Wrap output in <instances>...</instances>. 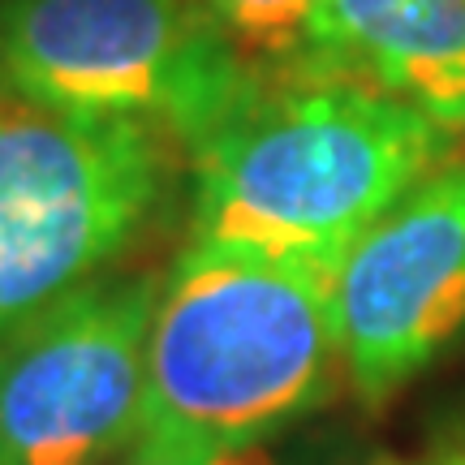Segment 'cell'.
Here are the masks:
<instances>
[{"instance_id":"obj_2","label":"cell","mask_w":465,"mask_h":465,"mask_svg":"<svg viewBox=\"0 0 465 465\" xmlns=\"http://www.w3.org/2000/svg\"><path fill=\"white\" fill-rule=\"evenodd\" d=\"M336 267L194 242L155 293L147 332V440L263 444L332 397Z\"/></svg>"},{"instance_id":"obj_9","label":"cell","mask_w":465,"mask_h":465,"mask_svg":"<svg viewBox=\"0 0 465 465\" xmlns=\"http://www.w3.org/2000/svg\"><path fill=\"white\" fill-rule=\"evenodd\" d=\"M108 465H276L263 444L220 449V444H177V440H147L138 435L125 452H116Z\"/></svg>"},{"instance_id":"obj_7","label":"cell","mask_w":465,"mask_h":465,"mask_svg":"<svg viewBox=\"0 0 465 465\" xmlns=\"http://www.w3.org/2000/svg\"><path fill=\"white\" fill-rule=\"evenodd\" d=\"M281 65L366 83L465 138V0H319Z\"/></svg>"},{"instance_id":"obj_1","label":"cell","mask_w":465,"mask_h":465,"mask_svg":"<svg viewBox=\"0 0 465 465\" xmlns=\"http://www.w3.org/2000/svg\"><path fill=\"white\" fill-rule=\"evenodd\" d=\"M452 134L366 83L254 74L190 147L194 242L336 267L449 155Z\"/></svg>"},{"instance_id":"obj_10","label":"cell","mask_w":465,"mask_h":465,"mask_svg":"<svg viewBox=\"0 0 465 465\" xmlns=\"http://www.w3.org/2000/svg\"><path fill=\"white\" fill-rule=\"evenodd\" d=\"M388 465H397V461H388Z\"/></svg>"},{"instance_id":"obj_8","label":"cell","mask_w":465,"mask_h":465,"mask_svg":"<svg viewBox=\"0 0 465 465\" xmlns=\"http://www.w3.org/2000/svg\"><path fill=\"white\" fill-rule=\"evenodd\" d=\"M203 5L246 61L250 56L289 61L302 44L306 17L319 9V0H203Z\"/></svg>"},{"instance_id":"obj_4","label":"cell","mask_w":465,"mask_h":465,"mask_svg":"<svg viewBox=\"0 0 465 465\" xmlns=\"http://www.w3.org/2000/svg\"><path fill=\"white\" fill-rule=\"evenodd\" d=\"M246 78L203 0H0V83L56 113L147 121L194 147Z\"/></svg>"},{"instance_id":"obj_11","label":"cell","mask_w":465,"mask_h":465,"mask_svg":"<svg viewBox=\"0 0 465 465\" xmlns=\"http://www.w3.org/2000/svg\"><path fill=\"white\" fill-rule=\"evenodd\" d=\"M457 465H465V461H457Z\"/></svg>"},{"instance_id":"obj_6","label":"cell","mask_w":465,"mask_h":465,"mask_svg":"<svg viewBox=\"0 0 465 465\" xmlns=\"http://www.w3.org/2000/svg\"><path fill=\"white\" fill-rule=\"evenodd\" d=\"M341 362L366 405L401 392L465 328V164L431 173L332 276Z\"/></svg>"},{"instance_id":"obj_5","label":"cell","mask_w":465,"mask_h":465,"mask_svg":"<svg viewBox=\"0 0 465 465\" xmlns=\"http://www.w3.org/2000/svg\"><path fill=\"white\" fill-rule=\"evenodd\" d=\"M160 284L91 281L0 336V465H108L143 427Z\"/></svg>"},{"instance_id":"obj_3","label":"cell","mask_w":465,"mask_h":465,"mask_svg":"<svg viewBox=\"0 0 465 465\" xmlns=\"http://www.w3.org/2000/svg\"><path fill=\"white\" fill-rule=\"evenodd\" d=\"M164 177V130L56 113L0 83V336L100 281Z\"/></svg>"}]
</instances>
